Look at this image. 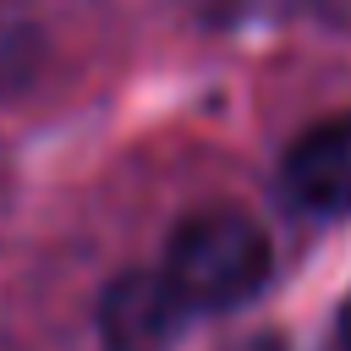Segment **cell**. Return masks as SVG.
Returning a JSON list of instances; mask_svg holds the SVG:
<instances>
[{"label": "cell", "mask_w": 351, "mask_h": 351, "mask_svg": "<svg viewBox=\"0 0 351 351\" xmlns=\"http://www.w3.org/2000/svg\"><path fill=\"white\" fill-rule=\"evenodd\" d=\"M159 269L192 313H230L263 291L274 258H269V236L258 230V219L236 208H203L170 230Z\"/></svg>", "instance_id": "cell-1"}, {"label": "cell", "mask_w": 351, "mask_h": 351, "mask_svg": "<svg viewBox=\"0 0 351 351\" xmlns=\"http://www.w3.org/2000/svg\"><path fill=\"white\" fill-rule=\"evenodd\" d=\"M192 307L165 280V269H126L99 296V346L104 351H170Z\"/></svg>", "instance_id": "cell-2"}, {"label": "cell", "mask_w": 351, "mask_h": 351, "mask_svg": "<svg viewBox=\"0 0 351 351\" xmlns=\"http://www.w3.org/2000/svg\"><path fill=\"white\" fill-rule=\"evenodd\" d=\"M285 192L313 214H351V115L313 121L280 159Z\"/></svg>", "instance_id": "cell-3"}, {"label": "cell", "mask_w": 351, "mask_h": 351, "mask_svg": "<svg viewBox=\"0 0 351 351\" xmlns=\"http://www.w3.org/2000/svg\"><path fill=\"white\" fill-rule=\"evenodd\" d=\"M208 11L219 22H258V16H351V0H208Z\"/></svg>", "instance_id": "cell-4"}, {"label": "cell", "mask_w": 351, "mask_h": 351, "mask_svg": "<svg viewBox=\"0 0 351 351\" xmlns=\"http://www.w3.org/2000/svg\"><path fill=\"white\" fill-rule=\"evenodd\" d=\"M16 71H22V38L0 33V82H11Z\"/></svg>", "instance_id": "cell-5"}, {"label": "cell", "mask_w": 351, "mask_h": 351, "mask_svg": "<svg viewBox=\"0 0 351 351\" xmlns=\"http://www.w3.org/2000/svg\"><path fill=\"white\" fill-rule=\"evenodd\" d=\"M236 351H285L274 335H263V340H247V346H236Z\"/></svg>", "instance_id": "cell-6"}, {"label": "cell", "mask_w": 351, "mask_h": 351, "mask_svg": "<svg viewBox=\"0 0 351 351\" xmlns=\"http://www.w3.org/2000/svg\"><path fill=\"white\" fill-rule=\"evenodd\" d=\"M340 351H351V302L340 307Z\"/></svg>", "instance_id": "cell-7"}]
</instances>
